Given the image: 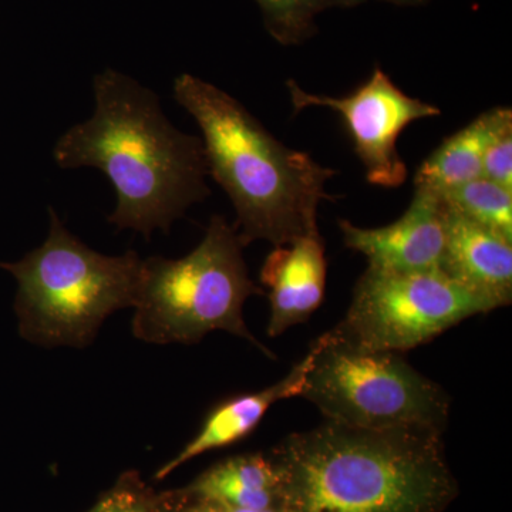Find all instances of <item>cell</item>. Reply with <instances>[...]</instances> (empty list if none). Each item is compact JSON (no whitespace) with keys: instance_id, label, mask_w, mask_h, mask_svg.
<instances>
[{"instance_id":"7c38bea8","label":"cell","mask_w":512,"mask_h":512,"mask_svg":"<svg viewBox=\"0 0 512 512\" xmlns=\"http://www.w3.org/2000/svg\"><path fill=\"white\" fill-rule=\"evenodd\" d=\"M315 353L316 342H313L309 352L301 362L293 366L284 379L259 392L232 397L215 407L202 424L200 433L173 460L160 467L156 480H164L177 468L207 451L232 446L244 440L259 426L275 403L291 397H301Z\"/></svg>"},{"instance_id":"7a4b0ae2","label":"cell","mask_w":512,"mask_h":512,"mask_svg":"<svg viewBox=\"0 0 512 512\" xmlns=\"http://www.w3.org/2000/svg\"><path fill=\"white\" fill-rule=\"evenodd\" d=\"M444 431L326 420L272 453L284 512H444L457 497Z\"/></svg>"},{"instance_id":"7402d4cb","label":"cell","mask_w":512,"mask_h":512,"mask_svg":"<svg viewBox=\"0 0 512 512\" xmlns=\"http://www.w3.org/2000/svg\"><path fill=\"white\" fill-rule=\"evenodd\" d=\"M404 3H420L423 2V0H402Z\"/></svg>"},{"instance_id":"9a60e30c","label":"cell","mask_w":512,"mask_h":512,"mask_svg":"<svg viewBox=\"0 0 512 512\" xmlns=\"http://www.w3.org/2000/svg\"><path fill=\"white\" fill-rule=\"evenodd\" d=\"M451 211L512 241V191L481 177L440 194Z\"/></svg>"},{"instance_id":"5b68a950","label":"cell","mask_w":512,"mask_h":512,"mask_svg":"<svg viewBox=\"0 0 512 512\" xmlns=\"http://www.w3.org/2000/svg\"><path fill=\"white\" fill-rule=\"evenodd\" d=\"M244 248L237 228L214 215L200 245L184 258L143 259L134 336L154 345H192L224 330L272 356L245 323V302L264 289L249 278Z\"/></svg>"},{"instance_id":"ac0fdd59","label":"cell","mask_w":512,"mask_h":512,"mask_svg":"<svg viewBox=\"0 0 512 512\" xmlns=\"http://www.w3.org/2000/svg\"><path fill=\"white\" fill-rule=\"evenodd\" d=\"M151 498L133 484L109 491L89 512H140Z\"/></svg>"},{"instance_id":"ba28073f","label":"cell","mask_w":512,"mask_h":512,"mask_svg":"<svg viewBox=\"0 0 512 512\" xmlns=\"http://www.w3.org/2000/svg\"><path fill=\"white\" fill-rule=\"evenodd\" d=\"M286 87L293 113L326 107L342 117L366 180L376 187L397 188L406 181L407 165L397 150L400 134L414 121L441 114L433 104L407 96L380 67L348 96L308 93L293 79Z\"/></svg>"},{"instance_id":"8fae6325","label":"cell","mask_w":512,"mask_h":512,"mask_svg":"<svg viewBox=\"0 0 512 512\" xmlns=\"http://www.w3.org/2000/svg\"><path fill=\"white\" fill-rule=\"evenodd\" d=\"M446 210L441 271L497 309L511 305L512 241L447 205Z\"/></svg>"},{"instance_id":"5bb4252c","label":"cell","mask_w":512,"mask_h":512,"mask_svg":"<svg viewBox=\"0 0 512 512\" xmlns=\"http://www.w3.org/2000/svg\"><path fill=\"white\" fill-rule=\"evenodd\" d=\"M188 493L232 510H271L281 508V477L271 456L244 454L205 471Z\"/></svg>"},{"instance_id":"ffe728a7","label":"cell","mask_w":512,"mask_h":512,"mask_svg":"<svg viewBox=\"0 0 512 512\" xmlns=\"http://www.w3.org/2000/svg\"><path fill=\"white\" fill-rule=\"evenodd\" d=\"M140 512H167V511H164L163 508H161L160 505H158L156 503V501L151 500L150 503H148L146 505V507H144L143 510H141Z\"/></svg>"},{"instance_id":"e0dca14e","label":"cell","mask_w":512,"mask_h":512,"mask_svg":"<svg viewBox=\"0 0 512 512\" xmlns=\"http://www.w3.org/2000/svg\"><path fill=\"white\" fill-rule=\"evenodd\" d=\"M483 177L512 191V127L505 128L488 144Z\"/></svg>"},{"instance_id":"d6986e66","label":"cell","mask_w":512,"mask_h":512,"mask_svg":"<svg viewBox=\"0 0 512 512\" xmlns=\"http://www.w3.org/2000/svg\"><path fill=\"white\" fill-rule=\"evenodd\" d=\"M191 497L192 503L180 512H231L225 505L215 503V501L205 500V498L195 497V495H191Z\"/></svg>"},{"instance_id":"3957f363","label":"cell","mask_w":512,"mask_h":512,"mask_svg":"<svg viewBox=\"0 0 512 512\" xmlns=\"http://www.w3.org/2000/svg\"><path fill=\"white\" fill-rule=\"evenodd\" d=\"M173 93L201 128L208 174L234 205L245 247L259 239L282 247L319 234V207L335 200L326 185L338 171L286 147L214 84L184 73Z\"/></svg>"},{"instance_id":"6da1fadb","label":"cell","mask_w":512,"mask_h":512,"mask_svg":"<svg viewBox=\"0 0 512 512\" xmlns=\"http://www.w3.org/2000/svg\"><path fill=\"white\" fill-rule=\"evenodd\" d=\"M92 117L57 140L63 170L93 167L109 177L117 204L109 222L147 239L170 231L195 202L210 195L201 138L173 126L153 90L117 70L93 80Z\"/></svg>"},{"instance_id":"4fadbf2b","label":"cell","mask_w":512,"mask_h":512,"mask_svg":"<svg viewBox=\"0 0 512 512\" xmlns=\"http://www.w3.org/2000/svg\"><path fill=\"white\" fill-rule=\"evenodd\" d=\"M512 127L510 107L484 111L466 127L447 137L420 165L414 188L443 194L483 177V158L488 144L505 128Z\"/></svg>"},{"instance_id":"2e32d148","label":"cell","mask_w":512,"mask_h":512,"mask_svg":"<svg viewBox=\"0 0 512 512\" xmlns=\"http://www.w3.org/2000/svg\"><path fill=\"white\" fill-rule=\"evenodd\" d=\"M266 28L284 45L302 42L311 35L316 15L332 6H350L360 0H256Z\"/></svg>"},{"instance_id":"9c48e42d","label":"cell","mask_w":512,"mask_h":512,"mask_svg":"<svg viewBox=\"0 0 512 512\" xmlns=\"http://www.w3.org/2000/svg\"><path fill=\"white\" fill-rule=\"evenodd\" d=\"M414 190L409 208L392 224L362 228L348 220L339 221L346 247L365 255L370 268L399 272L440 268L446 242V205L436 192Z\"/></svg>"},{"instance_id":"44dd1931","label":"cell","mask_w":512,"mask_h":512,"mask_svg":"<svg viewBox=\"0 0 512 512\" xmlns=\"http://www.w3.org/2000/svg\"><path fill=\"white\" fill-rule=\"evenodd\" d=\"M231 512H284L281 508H271V510H262V511H248V510H232V508H228Z\"/></svg>"},{"instance_id":"8992f818","label":"cell","mask_w":512,"mask_h":512,"mask_svg":"<svg viewBox=\"0 0 512 512\" xmlns=\"http://www.w3.org/2000/svg\"><path fill=\"white\" fill-rule=\"evenodd\" d=\"M315 342L301 397L326 420L373 430L446 429L450 397L402 353L360 349L333 330Z\"/></svg>"},{"instance_id":"277c9868","label":"cell","mask_w":512,"mask_h":512,"mask_svg":"<svg viewBox=\"0 0 512 512\" xmlns=\"http://www.w3.org/2000/svg\"><path fill=\"white\" fill-rule=\"evenodd\" d=\"M49 235L16 264L20 335L45 348H86L111 313L134 308L143 259L137 252L100 254L67 231L49 208Z\"/></svg>"},{"instance_id":"52a82bcc","label":"cell","mask_w":512,"mask_h":512,"mask_svg":"<svg viewBox=\"0 0 512 512\" xmlns=\"http://www.w3.org/2000/svg\"><path fill=\"white\" fill-rule=\"evenodd\" d=\"M495 309L440 268L399 272L367 266L345 319L332 330L360 349L404 353Z\"/></svg>"},{"instance_id":"30bf717a","label":"cell","mask_w":512,"mask_h":512,"mask_svg":"<svg viewBox=\"0 0 512 512\" xmlns=\"http://www.w3.org/2000/svg\"><path fill=\"white\" fill-rule=\"evenodd\" d=\"M326 276L328 262L320 234L275 247L261 269V284L268 288L271 303L266 329L271 338L301 325L318 311L325 299Z\"/></svg>"}]
</instances>
